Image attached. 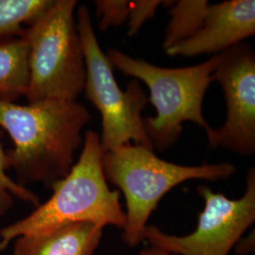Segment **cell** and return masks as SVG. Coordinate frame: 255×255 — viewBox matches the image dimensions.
<instances>
[{"instance_id":"cell-13","label":"cell","mask_w":255,"mask_h":255,"mask_svg":"<svg viewBox=\"0 0 255 255\" xmlns=\"http://www.w3.org/2000/svg\"><path fill=\"white\" fill-rule=\"evenodd\" d=\"M52 0H0V39L20 36L24 25L31 24Z\"/></svg>"},{"instance_id":"cell-7","label":"cell","mask_w":255,"mask_h":255,"mask_svg":"<svg viewBox=\"0 0 255 255\" xmlns=\"http://www.w3.org/2000/svg\"><path fill=\"white\" fill-rule=\"evenodd\" d=\"M198 192L204 208L197 228L190 235H167L156 226H146L144 240L150 247L174 255H228L255 221V170L247 175L246 191L237 200L228 199L201 185Z\"/></svg>"},{"instance_id":"cell-11","label":"cell","mask_w":255,"mask_h":255,"mask_svg":"<svg viewBox=\"0 0 255 255\" xmlns=\"http://www.w3.org/2000/svg\"><path fill=\"white\" fill-rule=\"evenodd\" d=\"M29 85L28 46L26 38L0 39V100L13 101L27 95Z\"/></svg>"},{"instance_id":"cell-6","label":"cell","mask_w":255,"mask_h":255,"mask_svg":"<svg viewBox=\"0 0 255 255\" xmlns=\"http://www.w3.org/2000/svg\"><path fill=\"white\" fill-rule=\"evenodd\" d=\"M77 27L85 59V98L101 115V145L103 151L130 143L153 149L146 135L142 112L147 103L137 81L128 83L124 92L114 76V67L102 51L86 6L77 10Z\"/></svg>"},{"instance_id":"cell-2","label":"cell","mask_w":255,"mask_h":255,"mask_svg":"<svg viewBox=\"0 0 255 255\" xmlns=\"http://www.w3.org/2000/svg\"><path fill=\"white\" fill-rule=\"evenodd\" d=\"M103 153L100 134L88 130L78 162L64 179L50 187L51 197L26 218L0 231V251L19 237L44 234L76 222L124 229L126 215L120 204V193L108 186Z\"/></svg>"},{"instance_id":"cell-12","label":"cell","mask_w":255,"mask_h":255,"mask_svg":"<svg viewBox=\"0 0 255 255\" xmlns=\"http://www.w3.org/2000/svg\"><path fill=\"white\" fill-rule=\"evenodd\" d=\"M169 11L171 19L166 27L164 50L188 40L202 27L209 9L205 0H180L173 2Z\"/></svg>"},{"instance_id":"cell-16","label":"cell","mask_w":255,"mask_h":255,"mask_svg":"<svg viewBox=\"0 0 255 255\" xmlns=\"http://www.w3.org/2000/svg\"><path fill=\"white\" fill-rule=\"evenodd\" d=\"M163 1L155 0H139L130 1L128 12V36H133L143 27L148 19L153 17L157 8L163 4Z\"/></svg>"},{"instance_id":"cell-1","label":"cell","mask_w":255,"mask_h":255,"mask_svg":"<svg viewBox=\"0 0 255 255\" xmlns=\"http://www.w3.org/2000/svg\"><path fill=\"white\" fill-rule=\"evenodd\" d=\"M90 119L89 112L77 101L19 105L0 100V126L13 143L6 151L8 168L15 171L19 184L42 182L50 188L64 179Z\"/></svg>"},{"instance_id":"cell-17","label":"cell","mask_w":255,"mask_h":255,"mask_svg":"<svg viewBox=\"0 0 255 255\" xmlns=\"http://www.w3.org/2000/svg\"><path fill=\"white\" fill-rule=\"evenodd\" d=\"M139 255H174L171 254H168V253H165L162 250H159V249H156L153 247H150V248H147L145 249L143 251H141V253L139 254Z\"/></svg>"},{"instance_id":"cell-5","label":"cell","mask_w":255,"mask_h":255,"mask_svg":"<svg viewBox=\"0 0 255 255\" xmlns=\"http://www.w3.org/2000/svg\"><path fill=\"white\" fill-rule=\"evenodd\" d=\"M76 0H52L25 28L29 64V104L40 101H77L86 78L82 40L75 19Z\"/></svg>"},{"instance_id":"cell-9","label":"cell","mask_w":255,"mask_h":255,"mask_svg":"<svg viewBox=\"0 0 255 255\" xmlns=\"http://www.w3.org/2000/svg\"><path fill=\"white\" fill-rule=\"evenodd\" d=\"M255 34V0H231L211 5L200 30L165 50L169 56L219 54Z\"/></svg>"},{"instance_id":"cell-3","label":"cell","mask_w":255,"mask_h":255,"mask_svg":"<svg viewBox=\"0 0 255 255\" xmlns=\"http://www.w3.org/2000/svg\"><path fill=\"white\" fill-rule=\"evenodd\" d=\"M105 178L123 192L126 225L123 240L129 247L144 241L146 223L165 194L189 180L218 181L237 172L229 162L182 165L160 159L153 149L130 144L105 151L102 157Z\"/></svg>"},{"instance_id":"cell-10","label":"cell","mask_w":255,"mask_h":255,"mask_svg":"<svg viewBox=\"0 0 255 255\" xmlns=\"http://www.w3.org/2000/svg\"><path fill=\"white\" fill-rule=\"evenodd\" d=\"M103 228L90 222L66 224L35 236L15 239L13 255H93Z\"/></svg>"},{"instance_id":"cell-8","label":"cell","mask_w":255,"mask_h":255,"mask_svg":"<svg viewBox=\"0 0 255 255\" xmlns=\"http://www.w3.org/2000/svg\"><path fill=\"white\" fill-rule=\"evenodd\" d=\"M224 92L227 119L222 127L206 130L213 148L222 147L241 156L255 153V53L240 43L220 53L213 73Z\"/></svg>"},{"instance_id":"cell-15","label":"cell","mask_w":255,"mask_h":255,"mask_svg":"<svg viewBox=\"0 0 255 255\" xmlns=\"http://www.w3.org/2000/svg\"><path fill=\"white\" fill-rule=\"evenodd\" d=\"M97 15L100 18L99 27L106 30L110 27H119L128 21L130 1L125 0H97L94 2Z\"/></svg>"},{"instance_id":"cell-4","label":"cell","mask_w":255,"mask_h":255,"mask_svg":"<svg viewBox=\"0 0 255 255\" xmlns=\"http://www.w3.org/2000/svg\"><path fill=\"white\" fill-rule=\"evenodd\" d=\"M106 56L113 67L145 82L148 87L157 115L144 119V127L153 148L163 151L173 146L182 134L185 121L197 124L205 131L209 129L202 115V103L220 53L202 64L182 68L160 67L119 49H109Z\"/></svg>"},{"instance_id":"cell-14","label":"cell","mask_w":255,"mask_h":255,"mask_svg":"<svg viewBox=\"0 0 255 255\" xmlns=\"http://www.w3.org/2000/svg\"><path fill=\"white\" fill-rule=\"evenodd\" d=\"M8 170L7 153L0 142V217L7 214L12 208L15 199L30 203L36 207L40 204L36 194L13 181L7 173Z\"/></svg>"}]
</instances>
